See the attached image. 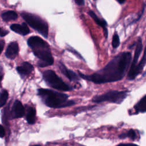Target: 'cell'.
I'll list each match as a JSON object with an SVG mask.
<instances>
[{
  "instance_id": "1",
  "label": "cell",
  "mask_w": 146,
  "mask_h": 146,
  "mask_svg": "<svg viewBox=\"0 0 146 146\" xmlns=\"http://www.w3.org/2000/svg\"><path fill=\"white\" fill-rule=\"evenodd\" d=\"M132 62L129 52L120 53L105 67L91 75H85L78 71L80 78L96 84L114 82L121 80L128 71Z\"/></svg>"
},
{
  "instance_id": "2",
  "label": "cell",
  "mask_w": 146,
  "mask_h": 146,
  "mask_svg": "<svg viewBox=\"0 0 146 146\" xmlns=\"http://www.w3.org/2000/svg\"><path fill=\"white\" fill-rule=\"evenodd\" d=\"M27 43L34 55L39 58L38 64L39 67H44L53 64L54 59L47 42L38 36H33L28 39Z\"/></svg>"
},
{
  "instance_id": "3",
  "label": "cell",
  "mask_w": 146,
  "mask_h": 146,
  "mask_svg": "<svg viewBox=\"0 0 146 146\" xmlns=\"http://www.w3.org/2000/svg\"><path fill=\"white\" fill-rule=\"evenodd\" d=\"M38 92L44 103L50 108H61L75 103L73 100H68V95L62 92L44 88L38 89Z\"/></svg>"
},
{
  "instance_id": "4",
  "label": "cell",
  "mask_w": 146,
  "mask_h": 146,
  "mask_svg": "<svg viewBox=\"0 0 146 146\" xmlns=\"http://www.w3.org/2000/svg\"><path fill=\"white\" fill-rule=\"evenodd\" d=\"M21 16L31 27L44 38H47L48 29L46 22L38 15L29 13H22Z\"/></svg>"
},
{
  "instance_id": "5",
  "label": "cell",
  "mask_w": 146,
  "mask_h": 146,
  "mask_svg": "<svg viewBox=\"0 0 146 146\" xmlns=\"http://www.w3.org/2000/svg\"><path fill=\"white\" fill-rule=\"evenodd\" d=\"M128 92L126 91H110L102 95L95 96L92 99V101L96 103L108 102L119 104H121L126 98Z\"/></svg>"
},
{
  "instance_id": "6",
  "label": "cell",
  "mask_w": 146,
  "mask_h": 146,
  "mask_svg": "<svg viewBox=\"0 0 146 146\" xmlns=\"http://www.w3.org/2000/svg\"><path fill=\"white\" fill-rule=\"evenodd\" d=\"M43 78L48 86L56 90L63 91H68L72 90L71 87L65 83L52 70L45 71L43 74Z\"/></svg>"
},
{
  "instance_id": "7",
  "label": "cell",
  "mask_w": 146,
  "mask_h": 146,
  "mask_svg": "<svg viewBox=\"0 0 146 146\" xmlns=\"http://www.w3.org/2000/svg\"><path fill=\"white\" fill-rule=\"evenodd\" d=\"M142 49H143L142 40H141V38L140 37H139L136 42V49H135V54H134V56L131 62V65L130 66V68L128 72L127 76L131 75L134 71V70L137 65L138 59L140 55L141 51H142Z\"/></svg>"
},
{
  "instance_id": "8",
  "label": "cell",
  "mask_w": 146,
  "mask_h": 146,
  "mask_svg": "<svg viewBox=\"0 0 146 146\" xmlns=\"http://www.w3.org/2000/svg\"><path fill=\"white\" fill-rule=\"evenodd\" d=\"M25 108L19 100H16L12 107L10 112V118L15 119L23 117L25 114Z\"/></svg>"
},
{
  "instance_id": "9",
  "label": "cell",
  "mask_w": 146,
  "mask_h": 146,
  "mask_svg": "<svg viewBox=\"0 0 146 146\" xmlns=\"http://www.w3.org/2000/svg\"><path fill=\"white\" fill-rule=\"evenodd\" d=\"M146 64V46L145 47L144 49V54L143 55L142 58L141 59L140 62L138 63V64L136 65L134 71H133V72L127 76V79L128 80H133L134 79H135V78L139 74L141 73V72L142 71L145 64Z\"/></svg>"
},
{
  "instance_id": "10",
  "label": "cell",
  "mask_w": 146,
  "mask_h": 146,
  "mask_svg": "<svg viewBox=\"0 0 146 146\" xmlns=\"http://www.w3.org/2000/svg\"><path fill=\"white\" fill-rule=\"evenodd\" d=\"M59 67L61 72L70 81L78 82L80 80V76H79L75 72L71 70H68L63 63H59Z\"/></svg>"
},
{
  "instance_id": "11",
  "label": "cell",
  "mask_w": 146,
  "mask_h": 146,
  "mask_svg": "<svg viewBox=\"0 0 146 146\" xmlns=\"http://www.w3.org/2000/svg\"><path fill=\"white\" fill-rule=\"evenodd\" d=\"M89 15H90V17L93 19V20L95 21V22L99 26H100L101 27L103 28V31H104V36L106 37V38H107L108 37V30L107 29V22L103 19H101L99 17H98L96 15V14L92 11L90 10L88 12Z\"/></svg>"
},
{
  "instance_id": "12",
  "label": "cell",
  "mask_w": 146,
  "mask_h": 146,
  "mask_svg": "<svg viewBox=\"0 0 146 146\" xmlns=\"http://www.w3.org/2000/svg\"><path fill=\"white\" fill-rule=\"evenodd\" d=\"M19 51L18 44L17 42H12L9 45L6 49L5 55L10 59H14L17 55Z\"/></svg>"
},
{
  "instance_id": "13",
  "label": "cell",
  "mask_w": 146,
  "mask_h": 146,
  "mask_svg": "<svg viewBox=\"0 0 146 146\" xmlns=\"http://www.w3.org/2000/svg\"><path fill=\"white\" fill-rule=\"evenodd\" d=\"M33 69V66L27 62H23L21 66L17 67V71L22 78L29 75L32 72Z\"/></svg>"
},
{
  "instance_id": "14",
  "label": "cell",
  "mask_w": 146,
  "mask_h": 146,
  "mask_svg": "<svg viewBox=\"0 0 146 146\" xmlns=\"http://www.w3.org/2000/svg\"><path fill=\"white\" fill-rule=\"evenodd\" d=\"M10 29L16 33L22 35H26L30 33V30L26 23H22L21 25L18 24H13L10 26Z\"/></svg>"
},
{
  "instance_id": "15",
  "label": "cell",
  "mask_w": 146,
  "mask_h": 146,
  "mask_svg": "<svg viewBox=\"0 0 146 146\" xmlns=\"http://www.w3.org/2000/svg\"><path fill=\"white\" fill-rule=\"evenodd\" d=\"M135 113L146 112V95L144 96L134 106Z\"/></svg>"
},
{
  "instance_id": "16",
  "label": "cell",
  "mask_w": 146,
  "mask_h": 146,
  "mask_svg": "<svg viewBox=\"0 0 146 146\" xmlns=\"http://www.w3.org/2000/svg\"><path fill=\"white\" fill-rule=\"evenodd\" d=\"M26 120L29 124H33L36 121V111L35 108L32 107H27Z\"/></svg>"
},
{
  "instance_id": "17",
  "label": "cell",
  "mask_w": 146,
  "mask_h": 146,
  "mask_svg": "<svg viewBox=\"0 0 146 146\" xmlns=\"http://www.w3.org/2000/svg\"><path fill=\"white\" fill-rule=\"evenodd\" d=\"M18 17L17 14L14 11H7L2 14V18L5 21L15 20Z\"/></svg>"
},
{
  "instance_id": "18",
  "label": "cell",
  "mask_w": 146,
  "mask_h": 146,
  "mask_svg": "<svg viewBox=\"0 0 146 146\" xmlns=\"http://www.w3.org/2000/svg\"><path fill=\"white\" fill-rule=\"evenodd\" d=\"M119 137L120 139H124V138L128 137V138L131 139L132 140H135L137 138V134H136L135 130L131 129L128 131L126 132H124V133H121L119 136Z\"/></svg>"
},
{
  "instance_id": "19",
  "label": "cell",
  "mask_w": 146,
  "mask_h": 146,
  "mask_svg": "<svg viewBox=\"0 0 146 146\" xmlns=\"http://www.w3.org/2000/svg\"><path fill=\"white\" fill-rule=\"evenodd\" d=\"M8 98V92L7 90H3L0 94V107L5 104Z\"/></svg>"
},
{
  "instance_id": "20",
  "label": "cell",
  "mask_w": 146,
  "mask_h": 146,
  "mask_svg": "<svg viewBox=\"0 0 146 146\" xmlns=\"http://www.w3.org/2000/svg\"><path fill=\"white\" fill-rule=\"evenodd\" d=\"M120 39L119 36L116 32H115L112 37V46L114 48H117L120 45Z\"/></svg>"
},
{
  "instance_id": "21",
  "label": "cell",
  "mask_w": 146,
  "mask_h": 146,
  "mask_svg": "<svg viewBox=\"0 0 146 146\" xmlns=\"http://www.w3.org/2000/svg\"><path fill=\"white\" fill-rule=\"evenodd\" d=\"M68 50H69L70 51H71L73 54H74L75 55H76L78 58H79V59H83V58H82V56L80 55V54H79L76 51H75V50L72 49V48H70V49H69Z\"/></svg>"
},
{
  "instance_id": "22",
  "label": "cell",
  "mask_w": 146,
  "mask_h": 146,
  "mask_svg": "<svg viewBox=\"0 0 146 146\" xmlns=\"http://www.w3.org/2000/svg\"><path fill=\"white\" fill-rule=\"evenodd\" d=\"M5 135V128L2 125H0V137H4Z\"/></svg>"
},
{
  "instance_id": "23",
  "label": "cell",
  "mask_w": 146,
  "mask_h": 146,
  "mask_svg": "<svg viewBox=\"0 0 146 146\" xmlns=\"http://www.w3.org/2000/svg\"><path fill=\"white\" fill-rule=\"evenodd\" d=\"M116 146H139L137 145H136L135 144H132V143H121L119 144Z\"/></svg>"
},
{
  "instance_id": "24",
  "label": "cell",
  "mask_w": 146,
  "mask_h": 146,
  "mask_svg": "<svg viewBox=\"0 0 146 146\" xmlns=\"http://www.w3.org/2000/svg\"><path fill=\"white\" fill-rule=\"evenodd\" d=\"M3 75H4V73H3V68H2V66L0 64V83L3 78Z\"/></svg>"
},
{
  "instance_id": "25",
  "label": "cell",
  "mask_w": 146,
  "mask_h": 146,
  "mask_svg": "<svg viewBox=\"0 0 146 146\" xmlns=\"http://www.w3.org/2000/svg\"><path fill=\"white\" fill-rule=\"evenodd\" d=\"M75 2L78 5H84L85 3L83 0H75Z\"/></svg>"
},
{
  "instance_id": "26",
  "label": "cell",
  "mask_w": 146,
  "mask_h": 146,
  "mask_svg": "<svg viewBox=\"0 0 146 146\" xmlns=\"http://www.w3.org/2000/svg\"><path fill=\"white\" fill-rule=\"evenodd\" d=\"M5 45V42L3 40H0V54H1L3 49V47Z\"/></svg>"
},
{
  "instance_id": "27",
  "label": "cell",
  "mask_w": 146,
  "mask_h": 146,
  "mask_svg": "<svg viewBox=\"0 0 146 146\" xmlns=\"http://www.w3.org/2000/svg\"><path fill=\"white\" fill-rule=\"evenodd\" d=\"M9 33V31L7 30H1V32L0 33L1 36H5Z\"/></svg>"
},
{
  "instance_id": "28",
  "label": "cell",
  "mask_w": 146,
  "mask_h": 146,
  "mask_svg": "<svg viewBox=\"0 0 146 146\" xmlns=\"http://www.w3.org/2000/svg\"><path fill=\"white\" fill-rule=\"evenodd\" d=\"M117 2L119 3V4H121V5H122V4H123L124 2H125V1H117Z\"/></svg>"
},
{
  "instance_id": "29",
  "label": "cell",
  "mask_w": 146,
  "mask_h": 146,
  "mask_svg": "<svg viewBox=\"0 0 146 146\" xmlns=\"http://www.w3.org/2000/svg\"><path fill=\"white\" fill-rule=\"evenodd\" d=\"M32 146H41L40 145H32Z\"/></svg>"
},
{
  "instance_id": "30",
  "label": "cell",
  "mask_w": 146,
  "mask_h": 146,
  "mask_svg": "<svg viewBox=\"0 0 146 146\" xmlns=\"http://www.w3.org/2000/svg\"><path fill=\"white\" fill-rule=\"evenodd\" d=\"M1 30H1V29L0 28V33H1Z\"/></svg>"
}]
</instances>
